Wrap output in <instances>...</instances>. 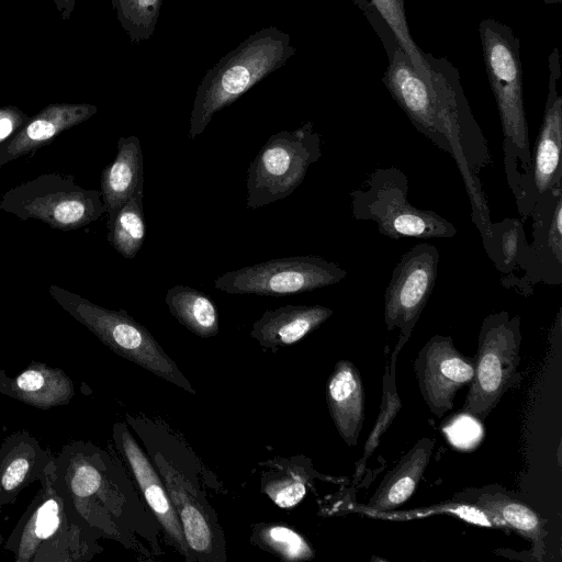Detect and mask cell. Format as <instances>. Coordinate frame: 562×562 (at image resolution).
<instances>
[{
	"label": "cell",
	"mask_w": 562,
	"mask_h": 562,
	"mask_svg": "<svg viewBox=\"0 0 562 562\" xmlns=\"http://www.w3.org/2000/svg\"><path fill=\"white\" fill-rule=\"evenodd\" d=\"M408 179L397 167L374 169L360 188L349 193L351 214L357 221H371L391 239L452 238L457 227L431 210H422L407 199Z\"/></svg>",
	"instance_id": "5"
},
{
	"label": "cell",
	"mask_w": 562,
	"mask_h": 562,
	"mask_svg": "<svg viewBox=\"0 0 562 562\" xmlns=\"http://www.w3.org/2000/svg\"><path fill=\"white\" fill-rule=\"evenodd\" d=\"M385 49L389 64L382 77L384 86L413 126L453 158L471 203L472 222L487 251L492 221L479 173L492 157L457 68L445 57L423 52L429 72L425 80L397 42Z\"/></svg>",
	"instance_id": "1"
},
{
	"label": "cell",
	"mask_w": 562,
	"mask_h": 562,
	"mask_svg": "<svg viewBox=\"0 0 562 562\" xmlns=\"http://www.w3.org/2000/svg\"><path fill=\"white\" fill-rule=\"evenodd\" d=\"M474 376L462 407L484 420L516 378L520 362V317L506 311L493 312L482 322Z\"/></svg>",
	"instance_id": "9"
},
{
	"label": "cell",
	"mask_w": 562,
	"mask_h": 562,
	"mask_svg": "<svg viewBox=\"0 0 562 562\" xmlns=\"http://www.w3.org/2000/svg\"><path fill=\"white\" fill-rule=\"evenodd\" d=\"M528 245L522 221L508 217L492 223L486 254L502 274V282L515 277L516 271H522Z\"/></svg>",
	"instance_id": "25"
},
{
	"label": "cell",
	"mask_w": 562,
	"mask_h": 562,
	"mask_svg": "<svg viewBox=\"0 0 562 562\" xmlns=\"http://www.w3.org/2000/svg\"><path fill=\"white\" fill-rule=\"evenodd\" d=\"M167 492L178 514L187 546L195 553H210L213 549V531L202 508L183 487L164 469Z\"/></svg>",
	"instance_id": "26"
},
{
	"label": "cell",
	"mask_w": 562,
	"mask_h": 562,
	"mask_svg": "<svg viewBox=\"0 0 562 562\" xmlns=\"http://www.w3.org/2000/svg\"><path fill=\"white\" fill-rule=\"evenodd\" d=\"M113 437L117 449L128 462L134 477L156 518L177 548L183 554L188 553V546L178 514L167 490L147 457L123 424L114 425Z\"/></svg>",
	"instance_id": "16"
},
{
	"label": "cell",
	"mask_w": 562,
	"mask_h": 562,
	"mask_svg": "<svg viewBox=\"0 0 562 562\" xmlns=\"http://www.w3.org/2000/svg\"><path fill=\"white\" fill-rule=\"evenodd\" d=\"M3 541H4V539H3V536H2V533L0 531V554H1V547H2V544H4Z\"/></svg>",
	"instance_id": "37"
},
{
	"label": "cell",
	"mask_w": 562,
	"mask_h": 562,
	"mask_svg": "<svg viewBox=\"0 0 562 562\" xmlns=\"http://www.w3.org/2000/svg\"><path fill=\"white\" fill-rule=\"evenodd\" d=\"M97 112L98 108L88 103L46 105L0 146V166L45 146L61 132L83 123Z\"/></svg>",
	"instance_id": "17"
},
{
	"label": "cell",
	"mask_w": 562,
	"mask_h": 562,
	"mask_svg": "<svg viewBox=\"0 0 562 562\" xmlns=\"http://www.w3.org/2000/svg\"><path fill=\"white\" fill-rule=\"evenodd\" d=\"M380 13L384 22L393 32L400 46L411 59L417 72L425 79H429L427 65L423 52L414 42L405 13V0H369Z\"/></svg>",
	"instance_id": "29"
},
{
	"label": "cell",
	"mask_w": 562,
	"mask_h": 562,
	"mask_svg": "<svg viewBox=\"0 0 562 562\" xmlns=\"http://www.w3.org/2000/svg\"><path fill=\"white\" fill-rule=\"evenodd\" d=\"M334 311L323 305H285L269 310L252 325L250 336L267 348L290 346L326 322Z\"/></svg>",
	"instance_id": "21"
},
{
	"label": "cell",
	"mask_w": 562,
	"mask_h": 562,
	"mask_svg": "<svg viewBox=\"0 0 562 562\" xmlns=\"http://www.w3.org/2000/svg\"><path fill=\"white\" fill-rule=\"evenodd\" d=\"M434 443L435 441L430 438L419 439L386 473L369 499L368 508L374 512H385L408 501L430 461Z\"/></svg>",
	"instance_id": "22"
},
{
	"label": "cell",
	"mask_w": 562,
	"mask_h": 562,
	"mask_svg": "<svg viewBox=\"0 0 562 562\" xmlns=\"http://www.w3.org/2000/svg\"><path fill=\"white\" fill-rule=\"evenodd\" d=\"M330 417L341 439L355 447L364 418V391L361 375L349 360H339L326 385Z\"/></svg>",
	"instance_id": "19"
},
{
	"label": "cell",
	"mask_w": 562,
	"mask_h": 562,
	"mask_svg": "<svg viewBox=\"0 0 562 562\" xmlns=\"http://www.w3.org/2000/svg\"><path fill=\"white\" fill-rule=\"evenodd\" d=\"M54 4L59 12L61 19L67 21L70 19L71 13L75 9L76 0H53Z\"/></svg>",
	"instance_id": "35"
},
{
	"label": "cell",
	"mask_w": 562,
	"mask_h": 562,
	"mask_svg": "<svg viewBox=\"0 0 562 562\" xmlns=\"http://www.w3.org/2000/svg\"><path fill=\"white\" fill-rule=\"evenodd\" d=\"M322 156V138L312 122L271 135L247 171V207H258L292 194L308 167Z\"/></svg>",
	"instance_id": "7"
},
{
	"label": "cell",
	"mask_w": 562,
	"mask_h": 562,
	"mask_svg": "<svg viewBox=\"0 0 562 562\" xmlns=\"http://www.w3.org/2000/svg\"><path fill=\"white\" fill-rule=\"evenodd\" d=\"M111 3L132 43L146 41L154 34L162 0H111Z\"/></svg>",
	"instance_id": "28"
},
{
	"label": "cell",
	"mask_w": 562,
	"mask_h": 562,
	"mask_svg": "<svg viewBox=\"0 0 562 562\" xmlns=\"http://www.w3.org/2000/svg\"><path fill=\"white\" fill-rule=\"evenodd\" d=\"M290 35L274 26L249 35L222 57L201 80L190 115L188 136L201 135L215 113L283 66L294 55Z\"/></svg>",
	"instance_id": "4"
},
{
	"label": "cell",
	"mask_w": 562,
	"mask_h": 562,
	"mask_svg": "<svg viewBox=\"0 0 562 562\" xmlns=\"http://www.w3.org/2000/svg\"><path fill=\"white\" fill-rule=\"evenodd\" d=\"M143 198L144 191L133 195L108 227L110 244L125 259H133L137 255L146 236Z\"/></svg>",
	"instance_id": "27"
},
{
	"label": "cell",
	"mask_w": 562,
	"mask_h": 562,
	"mask_svg": "<svg viewBox=\"0 0 562 562\" xmlns=\"http://www.w3.org/2000/svg\"><path fill=\"white\" fill-rule=\"evenodd\" d=\"M0 394L40 409H49L69 404L75 385L63 369L32 361L15 376H9L4 369H0Z\"/></svg>",
	"instance_id": "18"
},
{
	"label": "cell",
	"mask_w": 562,
	"mask_h": 562,
	"mask_svg": "<svg viewBox=\"0 0 562 562\" xmlns=\"http://www.w3.org/2000/svg\"><path fill=\"white\" fill-rule=\"evenodd\" d=\"M266 493L281 508H291L299 504L306 493L301 476L289 475L267 484Z\"/></svg>",
	"instance_id": "32"
},
{
	"label": "cell",
	"mask_w": 562,
	"mask_h": 562,
	"mask_svg": "<svg viewBox=\"0 0 562 562\" xmlns=\"http://www.w3.org/2000/svg\"><path fill=\"white\" fill-rule=\"evenodd\" d=\"M347 276L344 268L318 256L267 260L220 276L215 289L228 294L281 296L333 285Z\"/></svg>",
	"instance_id": "10"
},
{
	"label": "cell",
	"mask_w": 562,
	"mask_h": 562,
	"mask_svg": "<svg viewBox=\"0 0 562 562\" xmlns=\"http://www.w3.org/2000/svg\"><path fill=\"white\" fill-rule=\"evenodd\" d=\"M100 191L109 227L122 206L144 191V158L137 136L119 138L114 160L102 170Z\"/></svg>",
	"instance_id": "20"
},
{
	"label": "cell",
	"mask_w": 562,
	"mask_h": 562,
	"mask_svg": "<svg viewBox=\"0 0 562 562\" xmlns=\"http://www.w3.org/2000/svg\"><path fill=\"white\" fill-rule=\"evenodd\" d=\"M479 35L501 120L504 171L518 213L525 221L531 215L535 199L519 38L509 26L494 18L480 22Z\"/></svg>",
	"instance_id": "2"
},
{
	"label": "cell",
	"mask_w": 562,
	"mask_h": 562,
	"mask_svg": "<svg viewBox=\"0 0 562 562\" xmlns=\"http://www.w3.org/2000/svg\"><path fill=\"white\" fill-rule=\"evenodd\" d=\"M477 422L474 416L463 413L452 420L445 432L456 447L467 449L473 447L482 437V427Z\"/></svg>",
	"instance_id": "33"
},
{
	"label": "cell",
	"mask_w": 562,
	"mask_h": 562,
	"mask_svg": "<svg viewBox=\"0 0 562 562\" xmlns=\"http://www.w3.org/2000/svg\"><path fill=\"white\" fill-rule=\"evenodd\" d=\"M494 522L495 527H509L528 538L535 551H541L546 535L540 517L527 505L502 494H482L475 504Z\"/></svg>",
	"instance_id": "24"
},
{
	"label": "cell",
	"mask_w": 562,
	"mask_h": 562,
	"mask_svg": "<svg viewBox=\"0 0 562 562\" xmlns=\"http://www.w3.org/2000/svg\"><path fill=\"white\" fill-rule=\"evenodd\" d=\"M260 543L286 561L310 560L314 552L299 532L282 525H270L260 529Z\"/></svg>",
	"instance_id": "31"
},
{
	"label": "cell",
	"mask_w": 562,
	"mask_h": 562,
	"mask_svg": "<svg viewBox=\"0 0 562 562\" xmlns=\"http://www.w3.org/2000/svg\"><path fill=\"white\" fill-rule=\"evenodd\" d=\"M413 368L423 400L441 417L453 407L457 393L471 384L475 357L460 352L450 336L435 335L420 348Z\"/></svg>",
	"instance_id": "12"
},
{
	"label": "cell",
	"mask_w": 562,
	"mask_h": 562,
	"mask_svg": "<svg viewBox=\"0 0 562 562\" xmlns=\"http://www.w3.org/2000/svg\"><path fill=\"white\" fill-rule=\"evenodd\" d=\"M19 108L7 105L0 108V145L12 137L29 120Z\"/></svg>",
	"instance_id": "34"
},
{
	"label": "cell",
	"mask_w": 562,
	"mask_h": 562,
	"mask_svg": "<svg viewBox=\"0 0 562 562\" xmlns=\"http://www.w3.org/2000/svg\"><path fill=\"white\" fill-rule=\"evenodd\" d=\"M165 302L171 315L194 335L207 338L218 333V313L213 300L191 286L177 284Z\"/></svg>",
	"instance_id": "23"
},
{
	"label": "cell",
	"mask_w": 562,
	"mask_h": 562,
	"mask_svg": "<svg viewBox=\"0 0 562 562\" xmlns=\"http://www.w3.org/2000/svg\"><path fill=\"white\" fill-rule=\"evenodd\" d=\"M548 92L538 138L531 153L533 206L542 203L562 187V95L561 64L555 47L548 57ZM533 209V207H532Z\"/></svg>",
	"instance_id": "14"
},
{
	"label": "cell",
	"mask_w": 562,
	"mask_h": 562,
	"mask_svg": "<svg viewBox=\"0 0 562 562\" xmlns=\"http://www.w3.org/2000/svg\"><path fill=\"white\" fill-rule=\"evenodd\" d=\"M530 216L532 243L528 245L525 273L502 283L524 295H530L539 283L562 284V192L533 207Z\"/></svg>",
	"instance_id": "13"
},
{
	"label": "cell",
	"mask_w": 562,
	"mask_h": 562,
	"mask_svg": "<svg viewBox=\"0 0 562 562\" xmlns=\"http://www.w3.org/2000/svg\"><path fill=\"white\" fill-rule=\"evenodd\" d=\"M54 460L29 430L8 436L0 446V508L13 504L27 485L41 481Z\"/></svg>",
	"instance_id": "15"
},
{
	"label": "cell",
	"mask_w": 562,
	"mask_h": 562,
	"mask_svg": "<svg viewBox=\"0 0 562 562\" xmlns=\"http://www.w3.org/2000/svg\"><path fill=\"white\" fill-rule=\"evenodd\" d=\"M48 292L63 310L87 327L112 351L195 394L191 383L151 334L125 311L104 308L55 284L48 288Z\"/></svg>",
	"instance_id": "6"
},
{
	"label": "cell",
	"mask_w": 562,
	"mask_h": 562,
	"mask_svg": "<svg viewBox=\"0 0 562 562\" xmlns=\"http://www.w3.org/2000/svg\"><path fill=\"white\" fill-rule=\"evenodd\" d=\"M439 250L429 243H418L403 254L394 267L384 293V323L400 336L393 352L398 353L412 335L437 278Z\"/></svg>",
	"instance_id": "11"
},
{
	"label": "cell",
	"mask_w": 562,
	"mask_h": 562,
	"mask_svg": "<svg viewBox=\"0 0 562 562\" xmlns=\"http://www.w3.org/2000/svg\"><path fill=\"white\" fill-rule=\"evenodd\" d=\"M396 356V353H392L391 369L390 371H385V375L383 378V395L380 414L376 418L372 432L364 445L363 458L357 463V475L361 473L362 468L366 465L367 458L373 452L380 441V438L389 428L402 406L394 378V363Z\"/></svg>",
	"instance_id": "30"
},
{
	"label": "cell",
	"mask_w": 562,
	"mask_h": 562,
	"mask_svg": "<svg viewBox=\"0 0 562 562\" xmlns=\"http://www.w3.org/2000/svg\"><path fill=\"white\" fill-rule=\"evenodd\" d=\"M0 210L61 231L87 226L106 213L101 191L83 189L59 173H44L7 191Z\"/></svg>",
	"instance_id": "8"
},
{
	"label": "cell",
	"mask_w": 562,
	"mask_h": 562,
	"mask_svg": "<svg viewBox=\"0 0 562 562\" xmlns=\"http://www.w3.org/2000/svg\"><path fill=\"white\" fill-rule=\"evenodd\" d=\"M546 4H560L562 0H541Z\"/></svg>",
	"instance_id": "36"
},
{
	"label": "cell",
	"mask_w": 562,
	"mask_h": 562,
	"mask_svg": "<svg viewBox=\"0 0 562 562\" xmlns=\"http://www.w3.org/2000/svg\"><path fill=\"white\" fill-rule=\"evenodd\" d=\"M3 548L15 562L88 561L98 552L97 530L75 512L55 475V460Z\"/></svg>",
	"instance_id": "3"
}]
</instances>
